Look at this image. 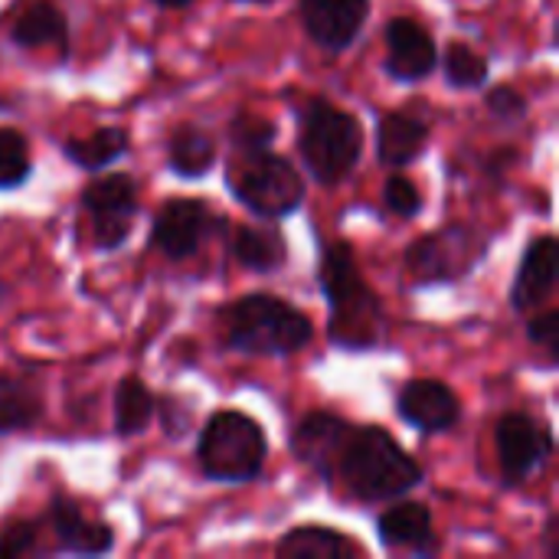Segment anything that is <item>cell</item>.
I'll return each instance as SVG.
<instances>
[{"label":"cell","mask_w":559,"mask_h":559,"mask_svg":"<svg viewBox=\"0 0 559 559\" xmlns=\"http://www.w3.org/2000/svg\"><path fill=\"white\" fill-rule=\"evenodd\" d=\"M29 177V144L20 131L0 128V190L20 187Z\"/></svg>","instance_id":"27"},{"label":"cell","mask_w":559,"mask_h":559,"mask_svg":"<svg viewBox=\"0 0 559 559\" xmlns=\"http://www.w3.org/2000/svg\"><path fill=\"white\" fill-rule=\"evenodd\" d=\"M331 481H344L350 498L377 504L396 501L406 491H413L423 481V468L386 429L354 426L341 449Z\"/></svg>","instance_id":"1"},{"label":"cell","mask_w":559,"mask_h":559,"mask_svg":"<svg viewBox=\"0 0 559 559\" xmlns=\"http://www.w3.org/2000/svg\"><path fill=\"white\" fill-rule=\"evenodd\" d=\"M269 455L265 432L255 419L242 413H216L197 445V459L206 478L242 485L252 481Z\"/></svg>","instance_id":"5"},{"label":"cell","mask_w":559,"mask_h":559,"mask_svg":"<svg viewBox=\"0 0 559 559\" xmlns=\"http://www.w3.org/2000/svg\"><path fill=\"white\" fill-rule=\"evenodd\" d=\"M39 537L33 524H13L0 534V557H29L36 554Z\"/></svg>","instance_id":"30"},{"label":"cell","mask_w":559,"mask_h":559,"mask_svg":"<svg viewBox=\"0 0 559 559\" xmlns=\"http://www.w3.org/2000/svg\"><path fill=\"white\" fill-rule=\"evenodd\" d=\"M249 3H272V0H249Z\"/></svg>","instance_id":"34"},{"label":"cell","mask_w":559,"mask_h":559,"mask_svg":"<svg viewBox=\"0 0 559 559\" xmlns=\"http://www.w3.org/2000/svg\"><path fill=\"white\" fill-rule=\"evenodd\" d=\"M167 164L180 177H203L216 164V141L206 131L183 124L167 141Z\"/></svg>","instance_id":"23"},{"label":"cell","mask_w":559,"mask_h":559,"mask_svg":"<svg viewBox=\"0 0 559 559\" xmlns=\"http://www.w3.org/2000/svg\"><path fill=\"white\" fill-rule=\"evenodd\" d=\"M278 557H308V559H334V557H360L364 550L347 540L344 534L331 531V527H295L288 531L278 547Z\"/></svg>","instance_id":"22"},{"label":"cell","mask_w":559,"mask_h":559,"mask_svg":"<svg viewBox=\"0 0 559 559\" xmlns=\"http://www.w3.org/2000/svg\"><path fill=\"white\" fill-rule=\"evenodd\" d=\"M128 151V134L121 128H98L88 138H72L62 144V154L85 170H102Z\"/></svg>","instance_id":"24"},{"label":"cell","mask_w":559,"mask_h":559,"mask_svg":"<svg viewBox=\"0 0 559 559\" xmlns=\"http://www.w3.org/2000/svg\"><path fill=\"white\" fill-rule=\"evenodd\" d=\"M495 442H498V462H501L504 485L527 481L534 472H540V465L554 452V436H550L547 423H540L527 413L504 416L498 423Z\"/></svg>","instance_id":"9"},{"label":"cell","mask_w":559,"mask_h":559,"mask_svg":"<svg viewBox=\"0 0 559 559\" xmlns=\"http://www.w3.org/2000/svg\"><path fill=\"white\" fill-rule=\"evenodd\" d=\"M66 16L56 3L36 0L29 3L10 26V39L23 49H39V46H59L66 49Z\"/></svg>","instance_id":"20"},{"label":"cell","mask_w":559,"mask_h":559,"mask_svg":"<svg viewBox=\"0 0 559 559\" xmlns=\"http://www.w3.org/2000/svg\"><path fill=\"white\" fill-rule=\"evenodd\" d=\"M439 62L432 36L409 16H396L386 26V72L400 82L426 79Z\"/></svg>","instance_id":"14"},{"label":"cell","mask_w":559,"mask_h":559,"mask_svg":"<svg viewBox=\"0 0 559 559\" xmlns=\"http://www.w3.org/2000/svg\"><path fill=\"white\" fill-rule=\"evenodd\" d=\"M386 206L396 213V216H403V219H409V216H416L419 210H423V193H419V187L409 180V177H403V174H396V177H390L386 180Z\"/></svg>","instance_id":"29"},{"label":"cell","mask_w":559,"mask_h":559,"mask_svg":"<svg viewBox=\"0 0 559 559\" xmlns=\"http://www.w3.org/2000/svg\"><path fill=\"white\" fill-rule=\"evenodd\" d=\"M157 409L154 393L138 380V377H124L115 390V432L118 436H138L144 432V426L151 423Z\"/></svg>","instance_id":"25"},{"label":"cell","mask_w":559,"mask_h":559,"mask_svg":"<svg viewBox=\"0 0 559 559\" xmlns=\"http://www.w3.org/2000/svg\"><path fill=\"white\" fill-rule=\"evenodd\" d=\"M82 206L92 216V242L118 249L138 216V183L128 174H108L82 190Z\"/></svg>","instance_id":"8"},{"label":"cell","mask_w":559,"mask_h":559,"mask_svg":"<svg viewBox=\"0 0 559 559\" xmlns=\"http://www.w3.org/2000/svg\"><path fill=\"white\" fill-rule=\"evenodd\" d=\"M367 16L370 0H301V23L308 36L331 52L347 49L364 29Z\"/></svg>","instance_id":"11"},{"label":"cell","mask_w":559,"mask_h":559,"mask_svg":"<svg viewBox=\"0 0 559 559\" xmlns=\"http://www.w3.org/2000/svg\"><path fill=\"white\" fill-rule=\"evenodd\" d=\"M233 147L239 154H252V151H269L272 138H275V124L262 115H239L229 128Z\"/></svg>","instance_id":"28"},{"label":"cell","mask_w":559,"mask_h":559,"mask_svg":"<svg viewBox=\"0 0 559 559\" xmlns=\"http://www.w3.org/2000/svg\"><path fill=\"white\" fill-rule=\"evenodd\" d=\"M318 282L331 305L328 337L347 350L377 347L383 337V308H380V298L364 282L347 242H334L324 249Z\"/></svg>","instance_id":"2"},{"label":"cell","mask_w":559,"mask_h":559,"mask_svg":"<svg viewBox=\"0 0 559 559\" xmlns=\"http://www.w3.org/2000/svg\"><path fill=\"white\" fill-rule=\"evenodd\" d=\"M229 190L236 200L262 219H282L305 200V183L292 160L272 151L239 154L229 164Z\"/></svg>","instance_id":"6"},{"label":"cell","mask_w":559,"mask_h":559,"mask_svg":"<svg viewBox=\"0 0 559 559\" xmlns=\"http://www.w3.org/2000/svg\"><path fill=\"white\" fill-rule=\"evenodd\" d=\"M527 334H531L534 347H540L544 354L557 357L559 354V314L554 311V308H550V311H544V314H537V318L531 321Z\"/></svg>","instance_id":"31"},{"label":"cell","mask_w":559,"mask_h":559,"mask_svg":"<svg viewBox=\"0 0 559 559\" xmlns=\"http://www.w3.org/2000/svg\"><path fill=\"white\" fill-rule=\"evenodd\" d=\"M298 151L314 180L341 183L360 160L364 128L350 111L318 98L301 111Z\"/></svg>","instance_id":"4"},{"label":"cell","mask_w":559,"mask_h":559,"mask_svg":"<svg viewBox=\"0 0 559 559\" xmlns=\"http://www.w3.org/2000/svg\"><path fill=\"white\" fill-rule=\"evenodd\" d=\"M432 537V514L416 501H403L380 514V540L393 550H429Z\"/></svg>","instance_id":"18"},{"label":"cell","mask_w":559,"mask_h":559,"mask_svg":"<svg viewBox=\"0 0 559 559\" xmlns=\"http://www.w3.org/2000/svg\"><path fill=\"white\" fill-rule=\"evenodd\" d=\"M445 79L455 88H478L488 82V59L475 52L468 43H452L445 49Z\"/></svg>","instance_id":"26"},{"label":"cell","mask_w":559,"mask_h":559,"mask_svg":"<svg viewBox=\"0 0 559 559\" xmlns=\"http://www.w3.org/2000/svg\"><path fill=\"white\" fill-rule=\"evenodd\" d=\"M233 252L236 259L252 269V272H278L288 259L285 236L265 223V226H239L233 236Z\"/></svg>","instance_id":"21"},{"label":"cell","mask_w":559,"mask_h":559,"mask_svg":"<svg viewBox=\"0 0 559 559\" xmlns=\"http://www.w3.org/2000/svg\"><path fill=\"white\" fill-rule=\"evenodd\" d=\"M226 344L255 357H285L311 344V318L275 295H246L223 311Z\"/></svg>","instance_id":"3"},{"label":"cell","mask_w":559,"mask_h":559,"mask_svg":"<svg viewBox=\"0 0 559 559\" xmlns=\"http://www.w3.org/2000/svg\"><path fill=\"white\" fill-rule=\"evenodd\" d=\"M429 144V128L426 121H419L416 115L406 111H390L380 118V131H377V151L380 160L390 167H406L416 157H423Z\"/></svg>","instance_id":"17"},{"label":"cell","mask_w":559,"mask_h":559,"mask_svg":"<svg viewBox=\"0 0 559 559\" xmlns=\"http://www.w3.org/2000/svg\"><path fill=\"white\" fill-rule=\"evenodd\" d=\"M488 252V239L472 226H445L432 236H423L406 252V272L419 285L465 278L478 259Z\"/></svg>","instance_id":"7"},{"label":"cell","mask_w":559,"mask_h":559,"mask_svg":"<svg viewBox=\"0 0 559 559\" xmlns=\"http://www.w3.org/2000/svg\"><path fill=\"white\" fill-rule=\"evenodd\" d=\"M396 409L403 423H409L419 432H449L462 419L459 396L439 380H409L400 390Z\"/></svg>","instance_id":"13"},{"label":"cell","mask_w":559,"mask_h":559,"mask_svg":"<svg viewBox=\"0 0 559 559\" xmlns=\"http://www.w3.org/2000/svg\"><path fill=\"white\" fill-rule=\"evenodd\" d=\"M350 423H344L341 416L331 413H311L298 423L295 436H292V452L301 465H308L314 475H321L324 481L334 478V465L341 459V449L350 436Z\"/></svg>","instance_id":"12"},{"label":"cell","mask_w":559,"mask_h":559,"mask_svg":"<svg viewBox=\"0 0 559 559\" xmlns=\"http://www.w3.org/2000/svg\"><path fill=\"white\" fill-rule=\"evenodd\" d=\"M43 416V393L29 377L0 370V436L23 432Z\"/></svg>","instance_id":"19"},{"label":"cell","mask_w":559,"mask_h":559,"mask_svg":"<svg viewBox=\"0 0 559 559\" xmlns=\"http://www.w3.org/2000/svg\"><path fill=\"white\" fill-rule=\"evenodd\" d=\"M559 278V249L554 236H540L527 246L524 259H521V269H518V278H514V288H511V298H514V308L518 311H531L537 305H544L554 288H557Z\"/></svg>","instance_id":"16"},{"label":"cell","mask_w":559,"mask_h":559,"mask_svg":"<svg viewBox=\"0 0 559 559\" xmlns=\"http://www.w3.org/2000/svg\"><path fill=\"white\" fill-rule=\"evenodd\" d=\"M213 229H216V216L206 210V203H200V200H167L154 216L151 239L167 259L180 262V259H190Z\"/></svg>","instance_id":"10"},{"label":"cell","mask_w":559,"mask_h":559,"mask_svg":"<svg viewBox=\"0 0 559 559\" xmlns=\"http://www.w3.org/2000/svg\"><path fill=\"white\" fill-rule=\"evenodd\" d=\"M49 521H52V537L66 554H79V557H102L111 550L115 534L105 521L85 514L75 501L69 498H56L49 508Z\"/></svg>","instance_id":"15"},{"label":"cell","mask_w":559,"mask_h":559,"mask_svg":"<svg viewBox=\"0 0 559 559\" xmlns=\"http://www.w3.org/2000/svg\"><path fill=\"white\" fill-rule=\"evenodd\" d=\"M154 3H160V7H187L190 0H154Z\"/></svg>","instance_id":"33"},{"label":"cell","mask_w":559,"mask_h":559,"mask_svg":"<svg viewBox=\"0 0 559 559\" xmlns=\"http://www.w3.org/2000/svg\"><path fill=\"white\" fill-rule=\"evenodd\" d=\"M488 108H491L498 118H504V121H518V118H524L527 102H524V95H521V92H514V88L501 85V88H495V92L488 95Z\"/></svg>","instance_id":"32"}]
</instances>
